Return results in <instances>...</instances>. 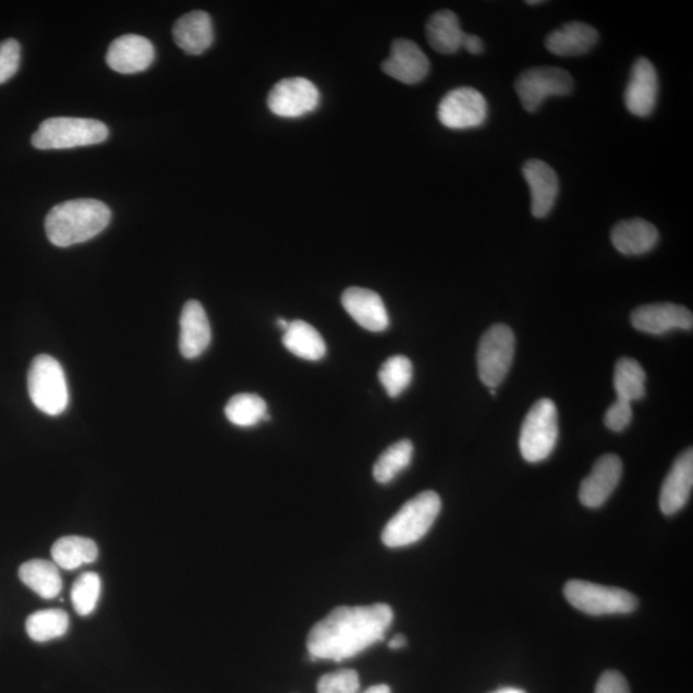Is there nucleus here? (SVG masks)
Returning a JSON list of instances; mask_svg holds the SVG:
<instances>
[{
  "label": "nucleus",
  "mask_w": 693,
  "mask_h": 693,
  "mask_svg": "<svg viewBox=\"0 0 693 693\" xmlns=\"http://www.w3.org/2000/svg\"><path fill=\"white\" fill-rule=\"evenodd\" d=\"M393 618L387 604L339 606L309 631V658L338 662L351 659L385 640Z\"/></svg>",
  "instance_id": "f257e3e1"
},
{
  "label": "nucleus",
  "mask_w": 693,
  "mask_h": 693,
  "mask_svg": "<svg viewBox=\"0 0 693 693\" xmlns=\"http://www.w3.org/2000/svg\"><path fill=\"white\" fill-rule=\"evenodd\" d=\"M111 209L97 199H72L50 209L46 233L50 243L66 248L88 242L110 226Z\"/></svg>",
  "instance_id": "f03ea898"
},
{
  "label": "nucleus",
  "mask_w": 693,
  "mask_h": 693,
  "mask_svg": "<svg viewBox=\"0 0 693 693\" xmlns=\"http://www.w3.org/2000/svg\"><path fill=\"white\" fill-rule=\"evenodd\" d=\"M440 509L442 501L435 490H425L411 498L382 530V544L399 548L417 543L435 524Z\"/></svg>",
  "instance_id": "7ed1b4c3"
},
{
  "label": "nucleus",
  "mask_w": 693,
  "mask_h": 693,
  "mask_svg": "<svg viewBox=\"0 0 693 693\" xmlns=\"http://www.w3.org/2000/svg\"><path fill=\"white\" fill-rule=\"evenodd\" d=\"M110 130L102 121L81 118H52L42 121L32 138L36 149H71L104 143Z\"/></svg>",
  "instance_id": "20e7f679"
},
{
  "label": "nucleus",
  "mask_w": 693,
  "mask_h": 693,
  "mask_svg": "<svg viewBox=\"0 0 693 693\" xmlns=\"http://www.w3.org/2000/svg\"><path fill=\"white\" fill-rule=\"evenodd\" d=\"M28 394L41 413L58 416L69 406V387L63 367L49 355L33 360L27 375Z\"/></svg>",
  "instance_id": "39448f33"
},
{
  "label": "nucleus",
  "mask_w": 693,
  "mask_h": 693,
  "mask_svg": "<svg viewBox=\"0 0 693 693\" xmlns=\"http://www.w3.org/2000/svg\"><path fill=\"white\" fill-rule=\"evenodd\" d=\"M558 409L548 399L533 404L520 431V452L528 462H540L552 453L558 442Z\"/></svg>",
  "instance_id": "423d86ee"
},
{
  "label": "nucleus",
  "mask_w": 693,
  "mask_h": 693,
  "mask_svg": "<svg viewBox=\"0 0 693 693\" xmlns=\"http://www.w3.org/2000/svg\"><path fill=\"white\" fill-rule=\"evenodd\" d=\"M564 594L573 608L588 616L630 613L639 606L637 598L631 592L586 581H569Z\"/></svg>",
  "instance_id": "0eeeda50"
},
{
  "label": "nucleus",
  "mask_w": 693,
  "mask_h": 693,
  "mask_svg": "<svg viewBox=\"0 0 693 693\" xmlns=\"http://www.w3.org/2000/svg\"><path fill=\"white\" fill-rule=\"evenodd\" d=\"M515 353V336L508 325L496 324L481 338L478 372L483 385L500 386L510 370Z\"/></svg>",
  "instance_id": "6e6552de"
},
{
  "label": "nucleus",
  "mask_w": 693,
  "mask_h": 693,
  "mask_svg": "<svg viewBox=\"0 0 693 693\" xmlns=\"http://www.w3.org/2000/svg\"><path fill=\"white\" fill-rule=\"evenodd\" d=\"M573 88L572 75L558 68L526 70L515 83L520 104L528 112H536L547 98L569 96Z\"/></svg>",
  "instance_id": "1a4fd4ad"
},
{
  "label": "nucleus",
  "mask_w": 693,
  "mask_h": 693,
  "mask_svg": "<svg viewBox=\"0 0 693 693\" xmlns=\"http://www.w3.org/2000/svg\"><path fill=\"white\" fill-rule=\"evenodd\" d=\"M488 105L474 88H457L447 93L438 106L440 124L452 130H467L485 124Z\"/></svg>",
  "instance_id": "9d476101"
},
{
  "label": "nucleus",
  "mask_w": 693,
  "mask_h": 693,
  "mask_svg": "<svg viewBox=\"0 0 693 693\" xmlns=\"http://www.w3.org/2000/svg\"><path fill=\"white\" fill-rule=\"evenodd\" d=\"M320 93L305 77H289L279 82L267 97L269 110L284 119H299L316 110Z\"/></svg>",
  "instance_id": "9b49d317"
},
{
  "label": "nucleus",
  "mask_w": 693,
  "mask_h": 693,
  "mask_svg": "<svg viewBox=\"0 0 693 693\" xmlns=\"http://www.w3.org/2000/svg\"><path fill=\"white\" fill-rule=\"evenodd\" d=\"M631 323L642 333L661 336L674 329L692 330L693 315L689 308L674 303H653L635 308Z\"/></svg>",
  "instance_id": "f8f14e48"
},
{
  "label": "nucleus",
  "mask_w": 693,
  "mask_h": 693,
  "mask_svg": "<svg viewBox=\"0 0 693 693\" xmlns=\"http://www.w3.org/2000/svg\"><path fill=\"white\" fill-rule=\"evenodd\" d=\"M658 96L659 78L654 64L646 58H639L633 64L624 93L628 111L639 118H648L655 110Z\"/></svg>",
  "instance_id": "ddd939ff"
},
{
  "label": "nucleus",
  "mask_w": 693,
  "mask_h": 693,
  "mask_svg": "<svg viewBox=\"0 0 693 693\" xmlns=\"http://www.w3.org/2000/svg\"><path fill=\"white\" fill-rule=\"evenodd\" d=\"M623 474V462L617 454H604L580 488V500L584 507L597 509L609 500Z\"/></svg>",
  "instance_id": "4468645a"
},
{
  "label": "nucleus",
  "mask_w": 693,
  "mask_h": 693,
  "mask_svg": "<svg viewBox=\"0 0 693 693\" xmlns=\"http://www.w3.org/2000/svg\"><path fill=\"white\" fill-rule=\"evenodd\" d=\"M381 70L397 82L414 85L428 76L430 62L414 41L397 39L393 41L391 54L381 63Z\"/></svg>",
  "instance_id": "2eb2a0df"
},
{
  "label": "nucleus",
  "mask_w": 693,
  "mask_h": 693,
  "mask_svg": "<svg viewBox=\"0 0 693 693\" xmlns=\"http://www.w3.org/2000/svg\"><path fill=\"white\" fill-rule=\"evenodd\" d=\"M155 47L141 35L127 34L111 42L107 52V64L122 75L138 74L154 63Z\"/></svg>",
  "instance_id": "dca6fc26"
},
{
  "label": "nucleus",
  "mask_w": 693,
  "mask_h": 693,
  "mask_svg": "<svg viewBox=\"0 0 693 693\" xmlns=\"http://www.w3.org/2000/svg\"><path fill=\"white\" fill-rule=\"evenodd\" d=\"M342 305L360 327L380 333L389 327V316L380 295L370 289L352 287L342 294Z\"/></svg>",
  "instance_id": "f3484780"
},
{
  "label": "nucleus",
  "mask_w": 693,
  "mask_h": 693,
  "mask_svg": "<svg viewBox=\"0 0 693 693\" xmlns=\"http://www.w3.org/2000/svg\"><path fill=\"white\" fill-rule=\"evenodd\" d=\"M523 175L531 191V209L534 218L544 219L552 211L559 194V178L550 165L530 160L524 165Z\"/></svg>",
  "instance_id": "a211bd4d"
},
{
  "label": "nucleus",
  "mask_w": 693,
  "mask_h": 693,
  "mask_svg": "<svg viewBox=\"0 0 693 693\" xmlns=\"http://www.w3.org/2000/svg\"><path fill=\"white\" fill-rule=\"evenodd\" d=\"M693 487V451L685 450L674 461L660 493L664 515H674L688 504Z\"/></svg>",
  "instance_id": "6ab92c4d"
},
{
  "label": "nucleus",
  "mask_w": 693,
  "mask_h": 693,
  "mask_svg": "<svg viewBox=\"0 0 693 693\" xmlns=\"http://www.w3.org/2000/svg\"><path fill=\"white\" fill-rule=\"evenodd\" d=\"M211 338L204 306L198 301H187L180 317V352L185 358H197L208 349Z\"/></svg>",
  "instance_id": "aec40b11"
},
{
  "label": "nucleus",
  "mask_w": 693,
  "mask_h": 693,
  "mask_svg": "<svg viewBox=\"0 0 693 693\" xmlns=\"http://www.w3.org/2000/svg\"><path fill=\"white\" fill-rule=\"evenodd\" d=\"M172 35L177 46L186 54H204L214 42L211 16L204 11L186 13L173 25Z\"/></svg>",
  "instance_id": "412c9836"
},
{
  "label": "nucleus",
  "mask_w": 693,
  "mask_h": 693,
  "mask_svg": "<svg viewBox=\"0 0 693 693\" xmlns=\"http://www.w3.org/2000/svg\"><path fill=\"white\" fill-rule=\"evenodd\" d=\"M659 241V231L642 219L624 220L611 230V243L620 254L641 256L648 254Z\"/></svg>",
  "instance_id": "4be33fe9"
},
{
  "label": "nucleus",
  "mask_w": 693,
  "mask_h": 693,
  "mask_svg": "<svg viewBox=\"0 0 693 693\" xmlns=\"http://www.w3.org/2000/svg\"><path fill=\"white\" fill-rule=\"evenodd\" d=\"M598 41L595 27L584 23H569L547 35L545 45L548 50L559 57H578L587 54Z\"/></svg>",
  "instance_id": "5701e85b"
},
{
  "label": "nucleus",
  "mask_w": 693,
  "mask_h": 693,
  "mask_svg": "<svg viewBox=\"0 0 693 693\" xmlns=\"http://www.w3.org/2000/svg\"><path fill=\"white\" fill-rule=\"evenodd\" d=\"M465 33L452 11H439L428 20L427 39L433 49L440 54H453L462 48Z\"/></svg>",
  "instance_id": "b1692460"
},
{
  "label": "nucleus",
  "mask_w": 693,
  "mask_h": 693,
  "mask_svg": "<svg viewBox=\"0 0 693 693\" xmlns=\"http://www.w3.org/2000/svg\"><path fill=\"white\" fill-rule=\"evenodd\" d=\"M283 344L289 352L307 361H319L327 355V343L312 324L302 320L289 323Z\"/></svg>",
  "instance_id": "393cba45"
},
{
  "label": "nucleus",
  "mask_w": 693,
  "mask_h": 693,
  "mask_svg": "<svg viewBox=\"0 0 693 693\" xmlns=\"http://www.w3.org/2000/svg\"><path fill=\"white\" fill-rule=\"evenodd\" d=\"M21 582L42 598H54L61 594L62 578L60 570L52 561L32 560L19 569Z\"/></svg>",
  "instance_id": "a878e982"
},
{
  "label": "nucleus",
  "mask_w": 693,
  "mask_h": 693,
  "mask_svg": "<svg viewBox=\"0 0 693 693\" xmlns=\"http://www.w3.org/2000/svg\"><path fill=\"white\" fill-rule=\"evenodd\" d=\"M53 562L58 568L75 570L98 559V547L93 539L78 536L62 537L52 547Z\"/></svg>",
  "instance_id": "bb28decb"
},
{
  "label": "nucleus",
  "mask_w": 693,
  "mask_h": 693,
  "mask_svg": "<svg viewBox=\"0 0 693 693\" xmlns=\"http://www.w3.org/2000/svg\"><path fill=\"white\" fill-rule=\"evenodd\" d=\"M613 387L618 400L632 403L644 399L646 393V373L637 361L620 358L613 373Z\"/></svg>",
  "instance_id": "cd10ccee"
},
{
  "label": "nucleus",
  "mask_w": 693,
  "mask_h": 693,
  "mask_svg": "<svg viewBox=\"0 0 693 693\" xmlns=\"http://www.w3.org/2000/svg\"><path fill=\"white\" fill-rule=\"evenodd\" d=\"M414 445L409 439L399 440L382 452L373 469L374 479L388 485L404 471L413 460Z\"/></svg>",
  "instance_id": "c85d7f7f"
},
{
  "label": "nucleus",
  "mask_w": 693,
  "mask_h": 693,
  "mask_svg": "<svg viewBox=\"0 0 693 693\" xmlns=\"http://www.w3.org/2000/svg\"><path fill=\"white\" fill-rule=\"evenodd\" d=\"M70 619L61 609L41 610L32 613L26 620L28 637L35 642H48L61 639L69 631Z\"/></svg>",
  "instance_id": "c756f323"
},
{
  "label": "nucleus",
  "mask_w": 693,
  "mask_h": 693,
  "mask_svg": "<svg viewBox=\"0 0 693 693\" xmlns=\"http://www.w3.org/2000/svg\"><path fill=\"white\" fill-rule=\"evenodd\" d=\"M226 415L228 421L236 427H255L259 422L265 421L267 404L258 394H235L227 404Z\"/></svg>",
  "instance_id": "7c9ffc66"
},
{
  "label": "nucleus",
  "mask_w": 693,
  "mask_h": 693,
  "mask_svg": "<svg viewBox=\"0 0 693 693\" xmlns=\"http://www.w3.org/2000/svg\"><path fill=\"white\" fill-rule=\"evenodd\" d=\"M413 363L403 355L389 357L381 365L378 377L386 392L396 399L401 396L413 381Z\"/></svg>",
  "instance_id": "2f4dec72"
},
{
  "label": "nucleus",
  "mask_w": 693,
  "mask_h": 693,
  "mask_svg": "<svg viewBox=\"0 0 693 693\" xmlns=\"http://www.w3.org/2000/svg\"><path fill=\"white\" fill-rule=\"evenodd\" d=\"M102 582L97 573H84L77 578L71 589V601L78 616L88 617L96 610Z\"/></svg>",
  "instance_id": "473e14b6"
},
{
  "label": "nucleus",
  "mask_w": 693,
  "mask_h": 693,
  "mask_svg": "<svg viewBox=\"0 0 693 693\" xmlns=\"http://www.w3.org/2000/svg\"><path fill=\"white\" fill-rule=\"evenodd\" d=\"M360 678L357 671L342 669L325 674L317 683V693H357Z\"/></svg>",
  "instance_id": "72a5a7b5"
},
{
  "label": "nucleus",
  "mask_w": 693,
  "mask_h": 693,
  "mask_svg": "<svg viewBox=\"0 0 693 693\" xmlns=\"http://www.w3.org/2000/svg\"><path fill=\"white\" fill-rule=\"evenodd\" d=\"M20 63V42L14 39H7L0 42V85L11 81L17 74Z\"/></svg>",
  "instance_id": "f704fd0d"
},
{
  "label": "nucleus",
  "mask_w": 693,
  "mask_h": 693,
  "mask_svg": "<svg viewBox=\"0 0 693 693\" xmlns=\"http://www.w3.org/2000/svg\"><path fill=\"white\" fill-rule=\"evenodd\" d=\"M632 403L617 400L605 414V425L612 431H622L632 422Z\"/></svg>",
  "instance_id": "c9c22d12"
},
{
  "label": "nucleus",
  "mask_w": 693,
  "mask_h": 693,
  "mask_svg": "<svg viewBox=\"0 0 693 693\" xmlns=\"http://www.w3.org/2000/svg\"><path fill=\"white\" fill-rule=\"evenodd\" d=\"M595 693H631V691L622 673L608 670L598 680Z\"/></svg>",
  "instance_id": "e433bc0d"
},
{
  "label": "nucleus",
  "mask_w": 693,
  "mask_h": 693,
  "mask_svg": "<svg viewBox=\"0 0 693 693\" xmlns=\"http://www.w3.org/2000/svg\"><path fill=\"white\" fill-rule=\"evenodd\" d=\"M462 48L471 54H481L485 50V42L479 36L465 34L464 40H462Z\"/></svg>",
  "instance_id": "4c0bfd02"
},
{
  "label": "nucleus",
  "mask_w": 693,
  "mask_h": 693,
  "mask_svg": "<svg viewBox=\"0 0 693 693\" xmlns=\"http://www.w3.org/2000/svg\"><path fill=\"white\" fill-rule=\"evenodd\" d=\"M408 645V639L404 637L403 634H397L394 637L389 641V648L400 649Z\"/></svg>",
  "instance_id": "58836bf2"
},
{
  "label": "nucleus",
  "mask_w": 693,
  "mask_h": 693,
  "mask_svg": "<svg viewBox=\"0 0 693 693\" xmlns=\"http://www.w3.org/2000/svg\"><path fill=\"white\" fill-rule=\"evenodd\" d=\"M364 693H392V691L387 684H377L372 685V688L367 689Z\"/></svg>",
  "instance_id": "ea45409f"
},
{
  "label": "nucleus",
  "mask_w": 693,
  "mask_h": 693,
  "mask_svg": "<svg viewBox=\"0 0 693 693\" xmlns=\"http://www.w3.org/2000/svg\"><path fill=\"white\" fill-rule=\"evenodd\" d=\"M493 693H526L523 690H519V689H512V688H504V689H500L497 690Z\"/></svg>",
  "instance_id": "a19ab883"
},
{
  "label": "nucleus",
  "mask_w": 693,
  "mask_h": 693,
  "mask_svg": "<svg viewBox=\"0 0 693 693\" xmlns=\"http://www.w3.org/2000/svg\"><path fill=\"white\" fill-rule=\"evenodd\" d=\"M277 324H278V327L283 331H285L289 327V321L285 319H281V317L280 319H278Z\"/></svg>",
  "instance_id": "79ce46f5"
}]
</instances>
